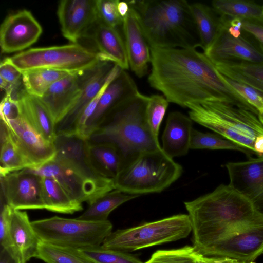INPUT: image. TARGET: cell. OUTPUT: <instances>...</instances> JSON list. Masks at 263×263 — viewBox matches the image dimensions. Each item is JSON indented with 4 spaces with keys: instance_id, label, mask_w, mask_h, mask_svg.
Returning <instances> with one entry per match:
<instances>
[{
    "instance_id": "6da1fadb",
    "label": "cell",
    "mask_w": 263,
    "mask_h": 263,
    "mask_svg": "<svg viewBox=\"0 0 263 263\" xmlns=\"http://www.w3.org/2000/svg\"><path fill=\"white\" fill-rule=\"evenodd\" d=\"M151 54L148 82L169 102L186 107L189 103L225 98L253 108L204 53L191 48H151Z\"/></svg>"
},
{
    "instance_id": "7a4b0ae2",
    "label": "cell",
    "mask_w": 263,
    "mask_h": 263,
    "mask_svg": "<svg viewBox=\"0 0 263 263\" xmlns=\"http://www.w3.org/2000/svg\"><path fill=\"white\" fill-rule=\"evenodd\" d=\"M193 234V247L201 254L228 235L263 224V214L229 184L184 202Z\"/></svg>"
},
{
    "instance_id": "3957f363",
    "label": "cell",
    "mask_w": 263,
    "mask_h": 263,
    "mask_svg": "<svg viewBox=\"0 0 263 263\" xmlns=\"http://www.w3.org/2000/svg\"><path fill=\"white\" fill-rule=\"evenodd\" d=\"M148 100L149 97L138 92L119 102L88 140L116 146L122 156L123 164L141 153L161 149L147 122Z\"/></svg>"
},
{
    "instance_id": "277c9868",
    "label": "cell",
    "mask_w": 263,
    "mask_h": 263,
    "mask_svg": "<svg viewBox=\"0 0 263 263\" xmlns=\"http://www.w3.org/2000/svg\"><path fill=\"white\" fill-rule=\"evenodd\" d=\"M150 48L200 47L190 4L184 0L130 1Z\"/></svg>"
},
{
    "instance_id": "5b68a950",
    "label": "cell",
    "mask_w": 263,
    "mask_h": 263,
    "mask_svg": "<svg viewBox=\"0 0 263 263\" xmlns=\"http://www.w3.org/2000/svg\"><path fill=\"white\" fill-rule=\"evenodd\" d=\"M182 171L162 148L143 152L123 165L113 179L115 189L138 196L159 193L176 181Z\"/></svg>"
},
{
    "instance_id": "8992f818",
    "label": "cell",
    "mask_w": 263,
    "mask_h": 263,
    "mask_svg": "<svg viewBox=\"0 0 263 263\" xmlns=\"http://www.w3.org/2000/svg\"><path fill=\"white\" fill-rule=\"evenodd\" d=\"M6 59L22 73L48 69L82 73L102 61L97 52L79 43L30 48Z\"/></svg>"
},
{
    "instance_id": "52a82bcc",
    "label": "cell",
    "mask_w": 263,
    "mask_h": 263,
    "mask_svg": "<svg viewBox=\"0 0 263 263\" xmlns=\"http://www.w3.org/2000/svg\"><path fill=\"white\" fill-rule=\"evenodd\" d=\"M191 231L188 214H178L112 232L101 246L125 252L134 251L184 238Z\"/></svg>"
},
{
    "instance_id": "ba28073f",
    "label": "cell",
    "mask_w": 263,
    "mask_h": 263,
    "mask_svg": "<svg viewBox=\"0 0 263 263\" xmlns=\"http://www.w3.org/2000/svg\"><path fill=\"white\" fill-rule=\"evenodd\" d=\"M31 224L41 241L76 249L102 245L112 229L108 220L93 221L57 216L31 221Z\"/></svg>"
},
{
    "instance_id": "9c48e42d",
    "label": "cell",
    "mask_w": 263,
    "mask_h": 263,
    "mask_svg": "<svg viewBox=\"0 0 263 263\" xmlns=\"http://www.w3.org/2000/svg\"><path fill=\"white\" fill-rule=\"evenodd\" d=\"M41 177L55 179L74 200L91 204L106 193L115 190L114 180L103 177L94 179L77 168L53 160L37 168H28Z\"/></svg>"
},
{
    "instance_id": "30bf717a",
    "label": "cell",
    "mask_w": 263,
    "mask_h": 263,
    "mask_svg": "<svg viewBox=\"0 0 263 263\" xmlns=\"http://www.w3.org/2000/svg\"><path fill=\"white\" fill-rule=\"evenodd\" d=\"M263 254V224L231 233L201 253L209 257H226L241 263H254Z\"/></svg>"
},
{
    "instance_id": "8fae6325",
    "label": "cell",
    "mask_w": 263,
    "mask_h": 263,
    "mask_svg": "<svg viewBox=\"0 0 263 263\" xmlns=\"http://www.w3.org/2000/svg\"><path fill=\"white\" fill-rule=\"evenodd\" d=\"M42 180V177L28 168L1 177L6 204L18 210L45 209Z\"/></svg>"
},
{
    "instance_id": "7c38bea8",
    "label": "cell",
    "mask_w": 263,
    "mask_h": 263,
    "mask_svg": "<svg viewBox=\"0 0 263 263\" xmlns=\"http://www.w3.org/2000/svg\"><path fill=\"white\" fill-rule=\"evenodd\" d=\"M220 24L216 39L203 53L214 64L248 62L263 64V51L241 34L230 32L220 16Z\"/></svg>"
},
{
    "instance_id": "4fadbf2b",
    "label": "cell",
    "mask_w": 263,
    "mask_h": 263,
    "mask_svg": "<svg viewBox=\"0 0 263 263\" xmlns=\"http://www.w3.org/2000/svg\"><path fill=\"white\" fill-rule=\"evenodd\" d=\"M1 121L29 163L30 168H37L54 160L56 156L54 143L45 139L22 114L13 120Z\"/></svg>"
},
{
    "instance_id": "5bb4252c",
    "label": "cell",
    "mask_w": 263,
    "mask_h": 263,
    "mask_svg": "<svg viewBox=\"0 0 263 263\" xmlns=\"http://www.w3.org/2000/svg\"><path fill=\"white\" fill-rule=\"evenodd\" d=\"M42 33L41 25L30 11L23 9L9 14L0 27L1 52L23 51L34 44Z\"/></svg>"
},
{
    "instance_id": "9a60e30c",
    "label": "cell",
    "mask_w": 263,
    "mask_h": 263,
    "mask_svg": "<svg viewBox=\"0 0 263 263\" xmlns=\"http://www.w3.org/2000/svg\"><path fill=\"white\" fill-rule=\"evenodd\" d=\"M115 65L110 62L101 61L95 67L82 73L79 97L67 114L55 125L57 136L72 135L79 117L99 93Z\"/></svg>"
},
{
    "instance_id": "2e32d148",
    "label": "cell",
    "mask_w": 263,
    "mask_h": 263,
    "mask_svg": "<svg viewBox=\"0 0 263 263\" xmlns=\"http://www.w3.org/2000/svg\"><path fill=\"white\" fill-rule=\"evenodd\" d=\"M57 15L63 36L71 43H78L97 21L96 0L61 1Z\"/></svg>"
},
{
    "instance_id": "e0dca14e",
    "label": "cell",
    "mask_w": 263,
    "mask_h": 263,
    "mask_svg": "<svg viewBox=\"0 0 263 263\" xmlns=\"http://www.w3.org/2000/svg\"><path fill=\"white\" fill-rule=\"evenodd\" d=\"M231 187L248 198L263 214V157L226 164Z\"/></svg>"
},
{
    "instance_id": "ac0fdd59",
    "label": "cell",
    "mask_w": 263,
    "mask_h": 263,
    "mask_svg": "<svg viewBox=\"0 0 263 263\" xmlns=\"http://www.w3.org/2000/svg\"><path fill=\"white\" fill-rule=\"evenodd\" d=\"M202 103L242 135L254 141L263 136V124L256 110L229 99H213Z\"/></svg>"
},
{
    "instance_id": "d6986e66",
    "label": "cell",
    "mask_w": 263,
    "mask_h": 263,
    "mask_svg": "<svg viewBox=\"0 0 263 263\" xmlns=\"http://www.w3.org/2000/svg\"><path fill=\"white\" fill-rule=\"evenodd\" d=\"M122 30L129 66L137 77L142 78L148 72L151 62V48L138 15L132 7L123 20Z\"/></svg>"
},
{
    "instance_id": "ffe728a7",
    "label": "cell",
    "mask_w": 263,
    "mask_h": 263,
    "mask_svg": "<svg viewBox=\"0 0 263 263\" xmlns=\"http://www.w3.org/2000/svg\"><path fill=\"white\" fill-rule=\"evenodd\" d=\"M139 92L132 77L122 70L101 95L96 109L88 121L83 138L88 140L99 127L108 112L119 102Z\"/></svg>"
},
{
    "instance_id": "44dd1931",
    "label": "cell",
    "mask_w": 263,
    "mask_h": 263,
    "mask_svg": "<svg viewBox=\"0 0 263 263\" xmlns=\"http://www.w3.org/2000/svg\"><path fill=\"white\" fill-rule=\"evenodd\" d=\"M83 73L68 74L54 83L40 98L50 112L55 125L77 101L81 90Z\"/></svg>"
},
{
    "instance_id": "7402d4cb",
    "label": "cell",
    "mask_w": 263,
    "mask_h": 263,
    "mask_svg": "<svg viewBox=\"0 0 263 263\" xmlns=\"http://www.w3.org/2000/svg\"><path fill=\"white\" fill-rule=\"evenodd\" d=\"M87 36L93 41L102 61L112 62L125 70L129 68L124 40L117 28L97 20Z\"/></svg>"
},
{
    "instance_id": "603a6c76",
    "label": "cell",
    "mask_w": 263,
    "mask_h": 263,
    "mask_svg": "<svg viewBox=\"0 0 263 263\" xmlns=\"http://www.w3.org/2000/svg\"><path fill=\"white\" fill-rule=\"evenodd\" d=\"M192 120L178 111L171 112L162 136L163 152L173 159L186 155L190 149Z\"/></svg>"
},
{
    "instance_id": "cb8c5ba5",
    "label": "cell",
    "mask_w": 263,
    "mask_h": 263,
    "mask_svg": "<svg viewBox=\"0 0 263 263\" xmlns=\"http://www.w3.org/2000/svg\"><path fill=\"white\" fill-rule=\"evenodd\" d=\"M189 117L192 121L220 135L255 154L253 140L242 135L214 112L201 103H189Z\"/></svg>"
},
{
    "instance_id": "d4e9b609",
    "label": "cell",
    "mask_w": 263,
    "mask_h": 263,
    "mask_svg": "<svg viewBox=\"0 0 263 263\" xmlns=\"http://www.w3.org/2000/svg\"><path fill=\"white\" fill-rule=\"evenodd\" d=\"M22 115L45 139L54 143L55 124L47 108L40 98L29 95L24 89L18 94Z\"/></svg>"
},
{
    "instance_id": "484cf974",
    "label": "cell",
    "mask_w": 263,
    "mask_h": 263,
    "mask_svg": "<svg viewBox=\"0 0 263 263\" xmlns=\"http://www.w3.org/2000/svg\"><path fill=\"white\" fill-rule=\"evenodd\" d=\"M12 236L23 263L36 257L40 239L27 212L13 209L10 220Z\"/></svg>"
},
{
    "instance_id": "4316f807",
    "label": "cell",
    "mask_w": 263,
    "mask_h": 263,
    "mask_svg": "<svg viewBox=\"0 0 263 263\" xmlns=\"http://www.w3.org/2000/svg\"><path fill=\"white\" fill-rule=\"evenodd\" d=\"M86 151L91 166L101 176L114 179L123 166L121 153L111 144L87 140Z\"/></svg>"
},
{
    "instance_id": "83f0119b",
    "label": "cell",
    "mask_w": 263,
    "mask_h": 263,
    "mask_svg": "<svg viewBox=\"0 0 263 263\" xmlns=\"http://www.w3.org/2000/svg\"><path fill=\"white\" fill-rule=\"evenodd\" d=\"M42 194L45 209L56 213L73 214L83 209L53 178L42 177Z\"/></svg>"
},
{
    "instance_id": "f1b7e54d",
    "label": "cell",
    "mask_w": 263,
    "mask_h": 263,
    "mask_svg": "<svg viewBox=\"0 0 263 263\" xmlns=\"http://www.w3.org/2000/svg\"><path fill=\"white\" fill-rule=\"evenodd\" d=\"M214 65L222 75L250 86L263 96V64L241 62Z\"/></svg>"
},
{
    "instance_id": "f546056e",
    "label": "cell",
    "mask_w": 263,
    "mask_h": 263,
    "mask_svg": "<svg viewBox=\"0 0 263 263\" xmlns=\"http://www.w3.org/2000/svg\"><path fill=\"white\" fill-rule=\"evenodd\" d=\"M190 7L203 51L213 43L218 34L220 17L212 8L201 3L190 4Z\"/></svg>"
},
{
    "instance_id": "4dcf8cb0",
    "label": "cell",
    "mask_w": 263,
    "mask_h": 263,
    "mask_svg": "<svg viewBox=\"0 0 263 263\" xmlns=\"http://www.w3.org/2000/svg\"><path fill=\"white\" fill-rule=\"evenodd\" d=\"M138 196L115 189L90 204L88 209L77 218L93 221L107 220L109 214L124 202Z\"/></svg>"
},
{
    "instance_id": "1f68e13d",
    "label": "cell",
    "mask_w": 263,
    "mask_h": 263,
    "mask_svg": "<svg viewBox=\"0 0 263 263\" xmlns=\"http://www.w3.org/2000/svg\"><path fill=\"white\" fill-rule=\"evenodd\" d=\"M1 123V177L25 168H30L29 163L12 140L5 124L2 121Z\"/></svg>"
},
{
    "instance_id": "d6a6232c",
    "label": "cell",
    "mask_w": 263,
    "mask_h": 263,
    "mask_svg": "<svg viewBox=\"0 0 263 263\" xmlns=\"http://www.w3.org/2000/svg\"><path fill=\"white\" fill-rule=\"evenodd\" d=\"M212 8L220 16L240 20H263V6L243 0H215Z\"/></svg>"
},
{
    "instance_id": "836d02e7",
    "label": "cell",
    "mask_w": 263,
    "mask_h": 263,
    "mask_svg": "<svg viewBox=\"0 0 263 263\" xmlns=\"http://www.w3.org/2000/svg\"><path fill=\"white\" fill-rule=\"evenodd\" d=\"M69 74L48 69L28 71L22 73V84L27 93L41 98L54 83Z\"/></svg>"
},
{
    "instance_id": "e575fe53",
    "label": "cell",
    "mask_w": 263,
    "mask_h": 263,
    "mask_svg": "<svg viewBox=\"0 0 263 263\" xmlns=\"http://www.w3.org/2000/svg\"><path fill=\"white\" fill-rule=\"evenodd\" d=\"M45 263H94L76 249L66 248L40 240L36 256Z\"/></svg>"
},
{
    "instance_id": "d590c367",
    "label": "cell",
    "mask_w": 263,
    "mask_h": 263,
    "mask_svg": "<svg viewBox=\"0 0 263 263\" xmlns=\"http://www.w3.org/2000/svg\"><path fill=\"white\" fill-rule=\"evenodd\" d=\"M190 149H227L241 152L249 157L254 154L250 150L225 138L202 133L193 128L191 135Z\"/></svg>"
},
{
    "instance_id": "8d00e7d4",
    "label": "cell",
    "mask_w": 263,
    "mask_h": 263,
    "mask_svg": "<svg viewBox=\"0 0 263 263\" xmlns=\"http://www.w3.org/2000/svg\"><path fill=\"white\" fill-rule=\"evenodd\" d=\"M77 250L94 263H143L127 252L105 249L101 245Z\"/></svg>"
},
{
    "instance_id": "74e56055",
    "label": "cell",
    "mask_w": 263,
    "mask_h": 263,
    "mask_svg": "<svg viewBox=\"0 0 263 263\" xmlns=\"http://www.w3.org/2000/svg\"><path fill=\"white\" fill-rule=\"evenodd\" d=\"M202 256L194 247L160 250L154 253L145 263H200Z\"/></svg>"
},
{
    "instance_id": "f35d334b",
    "label": "cell",
    "mask_w": 263,
    "mask_h": 263,
    "mask_svg": "<svg viewBox=\"0 0 263 263\" xmlns=\"http://www.w3.org/2000/svg\"><path fill=\"white\" fill-rule=\"evenodd\" d=\"M12 209L7 204L1 207L0 214V243L1 249L17 262L23 263L21 256L14 243L12 236L10 220Z\"/></svg>"
},
{
    "instance_id": "ab89813d",
    "label": "cell",
    "mask_w": 263,
    "mask_h": 263,
    "mask_svg": "<svg viewBox=\"0 0 263 263\" xmlns=\"http://www.w3.org/2000/svg\"><path fill=\"white\" fill-rule=\"evenodd\" d=\"M169 102L164 96L153 95L149 97L147 106L146 115L149 127L158 140L159 131Z\"/></svg>"
},
{
    "instance_id": "60d3db41",
    "label": "cell",
    "mask_w": 263,
    "mask_h": 263,
    "mask_svg": "<svg viewBox=\"0 0 263 263\" xmlns=\"http://www.w3.org/2000/svg\"><path fill=\"white\" fill-rule=\"evenodd\" d=\"M119 0H96L97 20L108 26L118 28L123 25V18L117 8Z\"/></svg>"
},
{
    "instance_id": "b9f144b4",
    "label": "cell",
    "mask_w": 263,
    "mask_h": 263,
    "mask_svg": "<svg viewBox=\"0 0 263 263\" xmlns=\"http://www.w3.org/2000/svg\"><path fill=\"white\" fill-rule=\"evenodd\" d=\"M222 76L228 84L251 106L258 112L263 111V99L260 93L245 84Z\"/></svg>"
},
{
    "instance_id": "7bdbcfd3",
    "label": "cell",
    "mask_w": 263,
    "mask_h": 263,
    "mask_svg": "<svg viewBox=\"0 0 263 263\" xmlns=\"http://www.w3.org/2000/svg\"><path fill=\"white\" fill-rule=\"evenodd\" d=\"M0 114L3 121L14 119L22 114L18 101L13 98L11 93H5L2 100Z\"/></svg>"
},
{
    "instance_id": "ee69618b",
    "label": "cell",
    "mask_w": 263,
    "mask_h": 263,
    "mask_svg": "<svg viewBox=\"0 0 263 263\" xmlns=\"http://www.w3.org/2000/svg\"><path fill=\"white\" fill-rule=\"evenodd\" d=\"M0 78L16 87L20 88L22 83V73L9 63L6 58L1 62Z\"/></svg>"
},
{
    "instance_id": "f6af8a7d",
    "label": "cell",
    "mask_w": 263,
    "mask_h": 263,
    "mask_svg": "<svg viewBox=\"0 0 263 263\" xmlns=\"http://www.w3.org/2000/svg\"><path fill=\"white\" fill-rule=\"evenodd\" d=\"M242 31L253 37L263 51V20H240Z\"/></svg>"
},
{
    "instance_id": "bcb514c9",
    "label": "cell",
    "mask_w": 263,
    "mask_h": 263,
    "mask_svg": "<svg viewBox=\"0 0 263 263\" xmlns=\"http://www.w3.org/2000/svg\"><path fill=\"white\" fill-rule=\"evenodd\" d=\"M200 263H241L236 260L226 257H209L202 256Z\"/></svg>"
},
{
    "instance_id": "7dc6e473",
    "label": "cell",
    "mask_w": 263,
    "mask_h": 263,
    "mask_svg": "<svg viewBox=\"0 0 263 263\" xmlns=\"http://www.w3.org/2000/svg\"><path fill=\"white\" fill-rule=\"evenodd\" d=\"M117 8L120 15L124 19L128 14L130 7L128 1H119L117 5Z\"/></svg>"
},
{
    "instance_id": "c3c4849f",
    "label": "cell",
    "mask_w": 263,
    "mask_h": 263,
    "mask_svg": "<svg viewBox=\"0 0 263 263\" xmlns=\"http://www.w3.org/2000/svg\"><path fill=\"white\" fill-rule=\"evenodd\" d=\"M0 263H17L8 253L4 249H1L0 255Z\"/></svg>"
},
{
    "instance_id": "681fc988",
    "label": "cell",
    "mask_w": 263,
    "mask_h": 263,
    "mask_svg": "<svg viewBox=\"0 0 263 263\" xmlns=\"http://www.w3.org/2000/svg\"><path fill=\"white\" fill-rule=\"evenodd\" d=\"M258 118L261 123L263 124V111L259 112Z\"/></svg>"
},
{
    "instance_id": "f907efd6",
    "label": "cell",
    "mask_w": 263,
    "mask_h": 263,
    "mask_svg": "<svg viewBox=\"0 0 263 263\" xmlns=\"http://www.w3.org/2000/svg\"><path fill=\"white\" fill-rule=\"evenodd\" d=\"M262 99H263V96H262Z\"/></svg>"
}]
</instances>
